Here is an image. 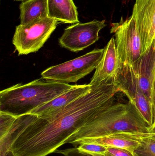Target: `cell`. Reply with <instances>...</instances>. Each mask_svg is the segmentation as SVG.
<instances>
[{
	"instance_id": "1",
	"label": "cell",
	"mask_w": 155,
	"mask_h": 156,
	"mask_svg": "<svg viewBox=\"0 0 155 156\" xmlns=\"http://www.w3.org/2000/svg\"><path fill=\"white\" fill-rule=\"evenodd\" d=\"M89 91L48 117L22 115L26 126L11 151L15 156H46L56 150L99 112L116 100L120 92L117 81L91 86Z\"/></svg>"
},
{
	"instance_id": "2",
	"label": "cell",
	"mask_w": 155,
	"mask_h": 156,
	"mask_svg": "<svg viewBox=\"0 0 155 156\" xmlns=\"http://www.w3.org/2000/svg\"><path fill=\"white\" fill-rule=\"evenodd\" d=\"M123 132H150V127L134 105L115 100L100 111L66 141L74 145L83 139L97 138Z\"/></svg>"
},
{
	"instance_id": "3",
	"label": "cell",
	"mask_w": 155,
	"mask_h": 156,
	"mask_svg": "<svg viewBox=\"0 0 155 156\" xmlns=\"http://www.w3.org/2000/svg\"><path fill=\"white\" fill-rule=\"evenodd\" d=\"M75 85L42 78L26 84L18 83L0 92V112L17 117L30 113Z\"/></svg>"
},
{
	"instance_id": "4",
	"label": "cell",
	"mask_w": 155,
	"mask_h": 156,
	"mask_svg": "<svg viewBox=\"0 0 155 156\" xmlns=\"http://www.w3.org/2000/svg\"><path fill=\"white\" fill-rule=\"evenodd\" d=\"M104 51V48L94 49L72 60L50 67L42 72V78L63 83L77 82L96 69Z\"/></svg>"
},
{
	"instance_id": "5",
	"label": "cell",
	"mask_w": 155,
	"mask_h": 156,
	"mask_svg": "<svg viewBox=\"0 0 155 156\" xmlns=\"http://www.w3.org/2000/svg\"><path fill=\"white\" fill-rule=\"evenodd\" d=\"M58 22L46 17L16 26L12 44L18 55H26L38 51L55 30Z\"/></svg>"
},
{
	"instance_id": "6",
	"label": "cell",
	"mask_w": 155,
	"mask_h": 156,
	"mask_svg": "<svg viewBox=\"0 0 155 156\" xmlns=\"http://www.w3.org/2000/svg\"><path fill=\"white\" fill-rule=\"evenodd\" d=\"M111 33L114 34L116 51L122 66H131L142 55V44L136 23L132 16L112 24Z\"/></svg>"
},
{
	"instance_id": "7",
	"label": "cell",
	"mask_w": 155,
	"mask_h": 156,
	"mask_svg": "<svg viewBox=\"0 0 155 156\" xmlns=\"http://www.w3.org/2000/svg\"><path fill=\"white\" fill-rule=\"evenodd\" d=\"M106 25L105 20L76 23L65 29L59 44L72 52L82 51L98 41L99 32Z\"/></svg>"
},
{
	"instance_id": "8",
	"label": "cell",
	"mask_w": 155,
	"mask_h": 156,
	"mask_svg": "<svg viewBox=\"0 0 155 156\" xmlns=\"http://www.w3.org/2000/svg\"><path fill=\"white\" fill-rule=\"evenodd\" d=\"M116 81L120 92L125 94L134 105L151 131L153 123L151 101L141 89L131 66H122Z\"/></svg>"
},
{
	"instance_id": "9",
	"label": "cell",
	"mask_w": 155,
	"mask_h": 156,
	"mask_svg": "<svg viewBox=\"0 0 155 156\" xmlns=\"http://www.w3.org/2000/svg\"><path fill=\"white\" fill-rule=\"evenodd\" d=\"M131 16L141 37L143 54L151 46L154 36L155 0H136Z\"/></svg>"
},
{
	"instance_id": "10",
	"label": "cell",
	"mask_w": 155,
	"mask_h": 156,
	"mask_svg": "<svg viewBox=\"0 0 155 156\" xmlns=\"http://www.w3.org/2000/svg\"><path fill=\"white\" fill-rule=\"evenodd\" d=\"M122 68V64L116 51L115 38L113 37L105 47L102 59L96 69L89 85H98L110 81H116Z\"/></svg>"
},
{
	"instance_id": "11",
	"label": "cell",
	"mask_w": 155,
	"mask_h": 156,
	"mask_svg": "<svg viewBox=\"0 0 155 156\" xmlns=\"http://www.w3.org/2000/svg\"><path fill=\"white\" fill-rule=\"evenodd\" d=\"M153 135H154V134L151 132H121L103 137L80 140L76 142L73 145L77 147L84 143H91L102 145L107 147L123 148L133 154L142 139Z\"/></svg>"
},
{
	"instance_id": "12",
	"label": "cell",
	"mask_w": 155,
	"mask_h": 156,
	"mask_svg": "<svg viewBox=\"0 0 155 156\" xmlns=\"http://www.w3.org/2000/svg\"><path fill=\"white\" fill-rule=\"evenodd\" d=\"M131 66L141 89L151 103L152 85L155 73V38L148 49Z\"/></svg>"
},
{
	"instance_id": "13",
	"label": "cell",
	"mask_w": 155,
	"mask_h": 156,
	"mask_svg": "<svg viewBox=\"0 0 155 156\" xmlns=\"http://www.w3.org/2000/svg\"><path fill=\"white\" fill-rule=\"evenodd\" d=\"M91 87L89 84L76 85L70 90L37 107L29 114L40 117H48L56 114L65 106L89 91Z\"/></svg>"
},
{
	"instance_id": "14",
	"label": "cell",
	"mask_w": 155,
	"mask_h": 156,
	"mask_svg": "<svg viewBox=\"0 0 155 156\" xmlns=\"http://www.w3.org/2000/svg\"><path fill=\"white\" fill-rule=\"evenodd\" d=\"M48 17L64 23H79L77 7L73 0H46Z\"/></svg>"
},
{
	"instance_id": "15",
	"label": "cell",
	"mask_w": 155,
	"mask_h": 156,
	"mask_svg": "<svg viewBox=\"0 0 155 156\" xmlns=\"http://www.w3.org/2000/svg\"><path fill=\"white\" fill-rule=\"evenodd\" d=\"M21 24L48 17L46 0H25L20 5Z\"/></svg>"
},
{
	"instance_id": "16",
	"label": "cell",
	"mask_w": 155,
	"mask_h": 156,
	"mask_svg": "<svg viewBox=\"0 0 155 156\" xmlns=\"http://www.w3.org/2000/svg\"><path fill=\"white\" fill-rule=\"evenodd\" d=\"M133 155V156H155V137L153 135L142 139Z\"/></svg>"
},
{
	"instance_id": "17",
	"label": "cell",
	"mask_w": 155,
	"mask_h": 156,
	"mask_svg": "<svg viewBox=\"0 0 155 156\" xmlns=\"http://www.w3.org/2000/svg\"><path fill=\"white\" fill-rule=\"evenodd\" d=\"M81 153L91 156H107V147L97 144L84 143L76 147Z\"/></svg>"
},
{
	"instance_id": "18",
	"label": "cell",
	"mask_w": 155,
	"mask_h": 156,
	"mask_svg": "<svg viewBox=\"0 0 155 156\" xmlns=\"http://www.w3.org/2000/svg\"><path fill=\"white\" fill-rule=\"evenodd\" d=\"M17 118L9 114L0 112V138L3 137L10 131Z\"/></svg>"
},
{
	"instance_id": "19",
	"label": "cell",
	"mask_w": 155,
	"mask_h": 156,
	"mask_svg": "<svg viewBox=\"0 0 155 156\" xmlns=\"http://www.w3.org/2000/svg\"><path fill=\"white\" fill-rule=\"evenodd\" d=\"M107 156H133V154L123 148L107 147Z\"/></svg>"
},
{
	"instance_id": "20",
	"label": "cell",
	"mask_w": 155,
	"mask_h": 156,
	"mask_svg": "<svg viewBox=\"0 0 155 156\" xmlns=\"http://www.w3.org/2000/svg\"><path fill=\"white\" fill-rule=\"evenodd\" d=\"M56 153L61 154L64 156H91L80 152L76 147L73 148H67L62 150H57Z\"/></svg>"
},
{
	"instance_id": "21",
	"label": "cell",
	"mask_w": 155,
	"mask_h": 156,
	"mask_svg": "<svg viewBox=\"0 0 155 156\" xmlns=\"http://www.w3.org/2000/svg\"><path fill=\"white\" fill-rule=\"evenodd\" d=\"M151 105H152V114H153V123L151 130L155 127V73L152 85V95H151Z\"/></svg>"
},
{
	"instance_id": "22",
	"label": "cell",
	"mask_w": 155,
	"mask_h": 156,
	"mask_svg": "<svg viewBox=\"0 0 155 156\" xmlns=\"http://www.w3.org/2000/svg\"><path fill=\"white\" fill-rule=\"evenodd\" d=\"M5 156H15L12 151H9L6 154Z\"/></svg>"
},
{
	"instance_id": "23",
	"label": "cell",
	"mask_w": 155,
	"mask_h": 156,
	"mask_svg": "<svg viewBox=\"0 0 155 156\" xmlns=\"http://www.w3.org/2000/svg\"><path fill=\"white\" fill-rule=\"evenodd\" d=\"M150 132H151V133H153L155 134V127L153 129V130H151V131H150ZM153 136L155 137V135L154 136Z\"/></svg>"
},
{
	"instance_id": "24",
	"label": "cell",
	"mask_w": 155,
	"mask_h": 156,
	"mask_svg": "<svg viewBox=\"0 0 155 156\" xmlns=\"http://www.w3.org/2000/svg\"><path fill=\"white\" fill-rule=\"evenodd\" d=\"M14 1H25V0H14Z\"/></svg>"
},
{
	"instance_id": "25",
	"label": "cell",
	"mask_w": 155,
	"mask_h": 156,
	"mask_svg": "<svg viewBox=\"0 0 155 156\" xmlns=\"http://www.w3.org/2000/svg\"><path fill=\"white\" fill-rule=\"evenodd\" d=\"M154 38H155V33L154 36ZM154 38H153V39H154Z\"/></svg>"
}]
</instances>
